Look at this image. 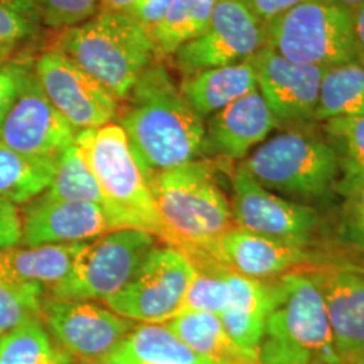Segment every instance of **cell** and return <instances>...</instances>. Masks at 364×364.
Masks as SVG:
<instances>
[{
  "instance_id": "1",
  "label": "cell",
  "mask_w": 364,
  "mask_h": 364,
  "mask_svg": "<svg viewBox=\"0 0 364 364\" xmlns=\"http://www.w3.org/2000/svg\"><path fill=\"white\" fill-rule=\"evenodd\" d=\"M115 120L146 180L205 153V120L161 63L150 66L120 102Z\"/></svg>"
},
{
  "instance_id": "2",
  "label": "cell",
  "mask_w": 364,
  "mask_h": 364,
  "mask_svg": "<svg viewBox=\"0 0 364 364\" xmlns=\"http://www.w3.org/2000/svg\"><path fill=\"white\" fill-rule=\"evenodd\" d=\"M149 186L169 232L168 246L188 258H212L221 236L234 228L228 198L204 161H192L150 177Z\"/></svg>"
},
{
  "instance_id": "3",
  "label": "cell",
  "mask_w": 364,
  "mask_h": 364,
  "mask_svg": "<svg viewBox=\"0 0 364 364\" xmlns=\"http://www.w3.org/2000/svg\"><path fill=\"white\" fill-rule=\"evenodd\" d=\"M52 49L65 54L119 102L129 96L158 60L144 27L129 14L105 9L76 26L61 30Z\"/></svg>"
},
{
  "instance_id": "4",
  "label": "cell",
  "mask_w": 364,
  "mask_h": 364,
  "mask_svg": "<svg viewBox=\"0 0 364 364\" xmlns=\"http://www.w3.org/2000/svg\"><path fill=\"white\" fill-rule=\"evenodd\" d=\"M273 305L258 347L259 364H341L324 299L308 270L272 281Z\"/></svg>"
},
{
  "instance_id": "5",
  "label": "cell",
  "mask_w": 364,
  "mask_h": 364,
  "mask_svg": "<svg viewBox=\"0 0 364 364\" xmlns=\"http://www.w3.org/2000/svg\"><path fill=\"white\" fill-rule=\"evenodd\" d=\"M75 144L97 181L114 227L146 231L168 245V228L123 129L112 122L78 131Z\"/></svg>"
},
{
  "instance_id": "6",
  "label": "cell",
  "mask_w": 364,
  "mask_h": 364,
  "mask_svg": "<svg viewBox=\"0 0 364 364\" xmlns=\"http://www.w3.org/2000/svg\"><path fill=\"white\" fill-rule=\"evenodd\" d=\"M250 174L274 193L304 201L321 200L338 181L333 147L305 129L281 132L259 144L243 162Z\"/></svg>"
},
{
  "instance_id": "7",
  "label": "cell",
  "mask_w": 364,
  "mask_h": 364,
  "mask_svg": "<svg viewBox=\"0 0 364 364\" xmlns=\"http://www.w3.org/2000/svg\"><path fill=\"white\" fill-rule=\"evenodd\" d=\"M266 45L290 61L343 65L359 61L353 13L336 0H304L264 25Z\"/></svg>"
},
{
  "instance_id": "8",
  "label": "cell",
  "mask_w": 364,
  "mask_h": 364,
  "mask_svg": "<svg viewBox=\"0 0 364 364\" xmlns=\"http://www.w3.org/2000/svg\"><path fill=\"white\" fill-rule=\"evenodd\" d=\"M158 240L146 231L119 228L85 242L49 297L105 302L129 285Z\"/></svg>"
},
{
  "instance_id": "9",
  "label": "cell",
  "mask_w": 364,
  "mask_h": 364,
  "mask_svg": "<svg viewBox=\"0 0 364 364\" xmlns=\"http://www.w3.org/2000/svg\"><path fill=\"white\" fill-rule=\"evenodd\" d=\"M195 266L168 245L153 248L129 285L105 306L139 324H166L181 309Z\"/></svg>"
},
{
  "instance_id": "10",
  "label": "cell",
  "mask_w": 364,
  "mask_h": 364,
  "mask_svg": "<svg viewBox=\"0 0 364 364\" xmlns=\"http://www.w3.org/2000/svg\"><path fill=\"white\" fill-rule=\"evenodd\" d=\"M266 45L264 23L247 0H218L207 30L171 55L182 77L243 63Z\"/></svg>"
},
{
  "instance_id": "11",
  "label": "cell",
  "mask_w": 364,
  "mask_h": 364,
  "mask_svg": "<svg viewBox=\"0 0 364 364\" xmlns=\"http://www.w3.org/2000/svg\"><path fill=\"white\" fill-rule=\"evenodd\" d=\"M41 320L55 343L78 362H105L136 326L96 301L46 296Z\"/></svg>"
},
{
  "instance_id": "12",
  "label": "cell",
  "mask_w": 364,
  "mask_h": 364,
  "mask_svg": "<svg viewBox=\"0 0 364 364\" xmlns=\"http://www.w3.org/2000/svg\"><path fill=\"white\" fill-rule=\"evenodd\" d=\"M231 209L235 227L299 247H309L320 224L316 209L266 189L243 164L232 174Z\"/></svg>"
},
{
  "instance_id": "13",
  "label": "cell",
  "mask_w": 364,
  "mask_h": 364,
  "mask_svg": "<svg viewBox=\"0 0 364 364\" xmlns=\"http://www.w3.org/2000/svg\"><path fill=\"white\" fill-rule=\"evenodd\" d=\"M34 72L53 105L76 130L115 122L120 102L65 54L55 49L39 54Z\"/></svg>"
},
{
  "instance_id": "14",
  "label": "cell",
  "mask_w": 364,
  "mask_h": 364,
  "mask_svg": "<svg viewBox=\"0 0 364 364\" xmlns=\"http://www.w3.org/2000/svg\"><path fill=\"white\" fill-rule=\"evenodd\" d=\"M257 85L279 127L306 129L316 122L326 68L290 61L263 46L251 57Z\"/></svg>"
},
{
  "instance_id": "15",
  "label": "cell",
  "mask_w": 364,
  "mask_h": 364,
  "mask_svg": "<svg viewBox=\"0 0 364 364\" xmlns=\"http://www.w3.org/2000/svg\"><path fill=\"white\" fill-rule=\"evenodd\" d=\"M77 134L49 100L33 68L0 126V142L26 156H60Z\"/></svg>"
},
{
  "instance_id": "16",
  "label": "cell",
  "mask_w": 364,
  "mask_h": 364,
  "mask_svg": "<svg viewBox=\"0 0 364 364\" xmlns=\"http://www.w3.org/2000/svg\"><path fill=\"white\" fill-rule=\"evenodd\" d=\"M306 270L323 294L338 360L351 364L364 352V272L333 263Z\"/></svg>"
},
{
  "instance_id": "17",
  "label": "cell",
  "mask_w": 364,
  "mask_h": 364,
  "mask_svg": "<svg viewBox=\"0 0 364 364\" xmlns=\"http://www.w3.org/2000/svg\"><path fill=\"white\" fill-rule=\"evenodd\" d=\"M21 246L85 243L117 230L105 210L87 203L38 196L25 204Z\"/></svg>"
},
{
  "instance_id": "18",
  "label": "cell",
  "mask_w": 364,
  "mask_h": 364,
  "mask_svg": "<svg viewBox=\"0 0 364 364\" xmlns=\"http://www.w3.org/2000/svg\"><path fill=\"white\" fill-rule=\"evenodd\" d=\"M213 257L235 273L259 281H273L305 264L312 266L314 262L306 247L287 245L237 227L221 236Z\"/></svg>"
},
{
  "instance_id": "19",
  "label": "cell",
  "mask_w": 364,
  "mask_h": 364,
  "mask_svg": "<svg viewBox=\"0 0 364 364\" xmlns=\"http://www.w3.org/2000/svg\"><path fill=\"white\" fill-rule=\"evenodd\" d=\"M279 127L258 90L210 115L205 123V153L243 159Z\"/></svg>"
},
{
  "instance_id": "20",
  "label": "cell",
  "mask_w": 364,
  "mask_h": 364,
  "mask_svg": "<svg viewBox=\"0 0 364 364\" xmlns=\"http://www.w3.org/2000/svg\"><path fill=\"white\" fill-rule=\"evenodd\" d=\"M225 277L231 290V299L219 316L221 323L237 346L258 352L273 305L272 281L252 279L230 269Z\"/></svg>"
},
{
  "instance_id": "21",
  "label": "cell",
  "mask_w": 364,
  "mask_h": 364,
  "mask_svg": "<svg viewBox=\"0 0 364 364\" xmlns=\"http://www.w3.org/2000/svg\"><path fill=\"white\" fill-rule=\"evenodd\" d=\"M178 87L185 100L204 120L242 96L258 90L251 58L185 76Z\"/></svg>"
},
{
  "instance_id": "22",
  "label": "cell",
  "mask_w": 364,
  "mask_h": 364,
  "mask_svg": "<svg viewBox=\"0 0 364 364\" xmlns=\"http://www.w3.org/2000/svg\"><path fill=\"white\" fill-rule=\"evenodd\" d=\"M84 243L15 246L0 251V278L16 284L39 285L46 293L72 269Z\"/></svg>"
},
{
  "instance_id": "23",
  "label": "cell",
  "mask_w": 364,
  "mask_h": 364,
  "mask_svg": "<svg viewBox=\"0 0 364 364\" xmlns=\"http://www.w3.org/2000/svg\"><path fill=\"white\" fill-rule=\"evenodd\" d=\"M107 362L111 364H218L198 355L166 324H136Z\"/></svg>"
},
{
  "instance_id": "24",
  "label": "cell",
  "mask_w": 364,
  "mask_h": 364,
  "mask_svg": "<svg viewBox=\"0 0 364 364\" xmlns=\"http://www.w3.org/2000/svg\"><path fill=\"white\" fill-rule=\"evenodd\" d=\"M166 326L193 351L215 363L259 364L258 352L237 346L216 314L180 313Z\"/></svg>"
},
{
  "instance_id": "25",
  "label": "cell",
  "mask_w": 364,
  "mask_h": 364,
  "mask_svg": "<svg viewBox=\"0 0 364 364\" xmlns=\"http://www.w3.org/2000/svg\"><path fill=\"white\" fill-rule=\"evenodd\" d=\"M58 156H31L0 142V198L27 204L50 186Z\"/></svg>"
},
{
  "instance_id": "26",
  "label": "cell",
  "mask_w": 364,
  "mask_h": 364,
  "mask_svg": "<svg viewBox=\"0 0 364 364\" xmlns=\"http://www.w3.org/2000/svg\"><path fill=\"white\" fill-rule=\"evenodd\" d=\"M323 123L326 139L338 156L335 192L347 198L364 185V117H335Z\"/></svg>"
},
{
  "instance_id": "27",
  "label": "cell",
  "mask_w": 364,
  "mask_h": 364,
  "mask_svg": "<svg viewBox=\"0 0 364 364\" xmlns=\"http://www.w3.org/2000/svg\"><path fill=\"white\" fill-rule=\"evenodd\" d=\"M218 0H173L169 10L149 34L156 58L171 57L182 45L201 36L208 27Z\"/></svg>"
},
{
  "instance_id": "28",
  "label": "cell",
  "mask_w": 364,
  "mask_h": 364,
  "mask_svg": "<svg viewBox=\"0 0 364 364\" xmlns=\"http://www.w3.org/2000/svg\"><path fill=\"white\" fill-rule=\"evenodd\" d=\"M351 117H364V65L360 61L326 69L316 111V122Z\"/></svg>"
},
{
  "instance_id": "29",
  "label": "cell",
  "mask_w": 364,
  "mask_h": 364,
  "mask_svg": "<svg viewBox=\"0 0 364 364\" xmlns=\"http://www.w3.org/2000/svg\"><path fill=\"white\" fill-rule=\"evenodd\" d=\"M73 360L41 318L14 328L0 340V364H69Z\"/></svg>"
},
{
  "instance_id": "30",
  "label": "cell",
  "mask_w": 364,
  "mask_h": 364,
  "mask_svg": "<svg viewBox=\"0 0 364 364\" xmlns=\"http://www.w3.org/2000/svg\"><path fill=\"white\" fill-rule=\"evenodd\" d=\"M191 262L195 266V275L185 293L180 313L220 316L231 299V290L225 277L228 269L209 255L196 257Z\"/></svg>"
},
{
  "instance_id": "31",
  "label": "cell",
  "mask_w": 364,
  "mask_h": 364,
  "mask_svg": "<svg viewBox=\"0 0 364 364\" xmlns=\"http://www.w3.org/2000/svg\"><path fill=\"white\" fill-rule=\"evenodd\" d=\"M43 195L54 200L93 204L105 210L102 191L76 144L58 156L54 178Z\"/></svg>"
},
{
  "instance_id": "32",
  "label": "cell",
  "mask_w": 364,
  "mask_h": 364,
  "mask_svg": "<svg viewBox=\"0 0 364 364\" xmlns=\"http://www.w3.org/2000/svg\"><path fill=\"white\" fill-rule=\"evenodd\" d=\"M46 27L30 0H0V53L15 57L36 43Z\"/></svg>"
},
{
  "instance_id": "33",
  "label": "cell",
  "mask_w": 364,
  "mask_h": 364,
  "mask_svg": "<svg viewBox=\"0 0 364 364\" xmlns=\"http://www.w3.org/2000/svg\"><path fill=\"white\" fill-rule=\"evenodd\" d=\"M46 289L0 278V333L4 335L27 321L41 318Z\"/></svg>"
},
{
  "instance_id": "34",
  "label": "cell",
  "mask_w": 364,
  "mask_h": 364,
  "mask_svg": "<svg viewBox=\"0 0 364 364\" xmlns=\"http://www.w3.org/2000/svg\"><path fill=\"white\" fill-rule=\"evenodd\" d=\"M43 18L46 27L57 31L76 26L102 10L100 0H30Z\"/></svg>"
},
{
  "instance_id": "35",
  "label": "cell",
  "mask_w": 364,
  "mask_h": 364,
  "mask_svg": "<svg viewBox=\"0 0 364 364\" xmlns=\"http://www.w3.org/2000/svg\"><path fill=\"white\" fill-rule=\"evenodd\" d=\"M36 58L30 54L15 55L0 65V126L22 91Z\"/></svg>"
},
{
  "instance_id": "36",
  "label": "cell",
  "mask_w": 364,
  "mask_h": 364,
  "mask_svg": "<svg viewBox=\"0 0 364 364\" xmlns=\"http://www.w3.org/2000/svg\"><path fill=\"white\" fill-rule=\"evenodd\" d=\"M338 237L344 246L364 252V185L346 198L338 219Z\"/></svg>"
},
{
  "instance_id": "37",
  "label": "cell",
  "mask_w": 364,
  "mask_h": 364,
  "mask_svg": "<svg viewBox=\"0 0 364 364\" xmlns=\"http://www.w3.org/2000/svg\"><path fill=\"white\" fill-rule=\"evenodd\" d=\"M22 240L21 208L9 200L0 198V251L19 246Z\"/></svg>"
},
{
  "instance_id": "38",
  "label": "cell",
  "mask_w": 364,
  "mask_h": 364,
  "mask_svg": "<svg viewBox=\"0 0 364 364\" xmlns=\"http://www.w3.org/2000/svg\"><path fill=\"white\" fill-rule=\"evenodd\" d=\"M173 0H135L126 11L150 34L169 10Z\"/></svg>"
},
{
  "instance_id": "39",
  "label": "cell",
  "mask_w": 364,
  "mask_h": 364,
  "mask_svg": "<svg viewBox=\"0 0 364 364\" xmlns=\"http://www.w3.org/2000/svg\"><path fill=\"white\" fill-rule=\"evenodd\" d=\"M304 0H247L248 6L266 25L274 18L287 13Z\"/></svg>"
},
{
  "instance_id": "40",
  "label": "cell",
  "mask_w": 364,
  "mask_h": 364,
  "mask_svg": "<svg viewBox=\"0 0 364 364\" xmlns=\"http://www.w3.org/2000/svg\"><path fill=\"white\" fill-rule=\"evenodd\" d=\"M353 30L359 53V61L364 65V4L353 11Z\"/></svg>"
},
{
  "instance_id": "41",
  "label": "cell",
  "mask_w": 364,
  "mask_h": 364,
  "mask_svg": "<svg viewBox=\"0 0 364 364\" xmlns=\"http://www.w3.org/2000/svg\"><path fill=\"white\" fill-rule=\"evenodd\" d=\"M135 0H100L102 9L112 10V11H122L126 13Z\"/></svg>"
},
{
  "instance_id": "42",
  "label": "cell",
  "mask_w": 364,
  "mask_h": 364,
  "mask_svg": "<svg viewBox=\"0 0 364 364\" xmlns=\"http://www.w3.org/2000/svg\"><path fill=\"white\" fill-rule=\"evenodd\" d=\"M336 1L340 3L341 6H344L346 9L351 10L352 13H353L358 7H360L362 4H364V0H336Z\"/></svg>"
},
{
  "instance_id": "43",
  "label": "cell",
  "mask_w": 364,
  "mask_h": 364,
  "mask_svg": "<svg viewBox=\"0 0 364 364\" xmlns=\"http://www.w3.org/2000/svg\"><path fill=\"white\" fill-rule=\"evenodd\" d=\"M69 364H111V363H108V362H107V360H105V362H76V360H73V362H72V363H69Z\"/></svg>"
},
{
  "instance_id": "44",
  "label": "cell",
  "mask_w": 364,
  "mask_h": 364,
  "mask_svg": "<svg viewBox=\"0 0 364 364\" xmlns=\"http://www.w3.org/2000/svg\"><path fill=\"white\" fill-rule=\"evenodd\" d=\"M351 364H364V352L360 356H358Z\"/></svg>"
},
{
  "instance_id": "45",
  "label": "cell",
  "mask_w": 364,
  "mask_h": 364,
  "mask_svg": "<svg viewBox=\"0 0 364 364\" xmlns=\"http://www.w3.org/2000/svg\"><path fill=\"white\" fill-rule=\"evenodd\" d=\"M10 58H13V57H9V55H6V54H1L0 53V65L1 64H4L7 60H10Z\"/></svg>"
},
{
  "instance_id": "46",
  "label": "cell",
  "mask_w": 364,
  "mask_h": 364,
  "mask_svg": "<svg viewBox=\"0 0 364 364\" xmlns=\"http://www.w3.org/2000/svg\"><path fill=\"white\" fill-rule=\"evenodd\" d=\"M1 336H3V335H1V333H0V340H1Z\"/></svg>"
},
{
  "instance_id": "47",
  "label": "cell",
  "mask_w": 364,
  "mask_h": 364,
  "mask_svg": "<svg viewBox=\"0 0 364 364\" xmlns=\"http://www.w3.org/2000/svg\"><path fill=\"white\" fill-rule=\"evenodd\" d=\"M313 364H326V363H313Z\"/></svg>"
},
{
  "instance_id": "48",
  "label": "cell",
  "mask_w": 364,
  "mask_h": 364,
  "mask_svg": "<svg viewBox=\"0 0 364 364\" xmlns=\"http://www.w3.org/2000/svg\"><path fill=\"white\" fill-rule=\"evenodd\" d=\"M363 272H364V269H363Z\"/></svg>"
}]
</instances>
